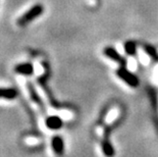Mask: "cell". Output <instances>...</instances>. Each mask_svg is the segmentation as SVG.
<instances>
[{
  "mask_svg": "<svg viewBox=\"0 0 158 157\" xmlns=\"http://www.w3.org/2000/svg\"><path fill=\"white\" fill-rule=\"evenodd\" d=\"M44 11V6L42 4H35L34 6H32L28 11L25 12L21 18L18 19L16 24L19 27H26L29 23L33 22L37 18H39Z\"/></svg>",
  "mask_w": 158,
  "mask_h": 157,
  "instance_id": "6da1fadb",
  "label": "cell"
},
{
  "mask_svg": "<svg viewBox=\"0 0 158 157\" xmlns=\"http://www.w3.org/2000/svg\"><path fill=\"white\" fill-rule=\"evenodd\" d=\"M116 75L119 79H122L126 84L133 87V88H136V87H138L140 84L138 76L134 75L133 72H131L130 71H127L124 66H120V68L117 69Z\"/></svg>",
  "mask_w": 158,
  "mask_h": 157,
  "instance_id": "7a4b0ae2",
  "label": "cell"
},
{
  "mask_svg": "<svg viewBox=\"0 0 158 157\" xmlns=\"http://www.w3.org/2000/svg\"><path fill=\"white\" fill-rule=\"evenodd\" d=\"M103 53H104V55H105L106 57H108L109 59H111V60L117 62L120 66H126L127 65L126 58H123V56L120 55L119 53L117 52L113 47H106V48H104Z\"/></svg>",
  "mask_w": 158,
  "mask_h": 157,
  "instance_id": "3957f363",
  "label": "cell"
},
{
  "mask_svg": "<svg viewBox=\"0 0 158 157\" xmlns=\"http://www.w3.org/2000/svg\"><path fill=\"white\" fill-rule=\"evenodd\" d=\"M15 72L19 75L23 76H31L34 72V68L31 63L26 62V63H19L15 68Z\"/></svg>",
  "mask_w": 158,
  "mask_h": 157,
  "instance_id": "277c9868",
  "label": "cell"
},
{
  "mask_svg": "<svg viewBox=\"0 0 158 157\" xmlns=\"http://www.w3.org/2000/svg\"><path fill=\"white\" fill-rule=\"evenodd\" d=\"M52 148L56 155L61 156L64 152V142L59 136L53 137L52 139Z\"/></svg>",
  "mask_w": 158,
  "mask_h": 157,
  "instance_id": "5b68a950",
  "label": "cell"
},
{
  "mask_svg": "<svg viewBox=\"0 0 158 157\" xmlns=\"http://www.w3.org/2000/svg\"><path fill=\"white\" fill-rule=\"evenodd\" d=\"M46 126L51 130H58L62 126V121L58 116H50L46 119Z\"/></svg>",
  "mask_w": 158,
  "mask_h": 157,
  "instance_id": "8992f818",
  "label": "cell"
},
{
  "mask_svg": "<svg viewBox=\"0 0 158 157\" xmlns=\"http://www.w3.org/2000/svg\"><path fill=\"white\" fill-rule=\"evenodd\" d=\"M18 96V92L16 90L12 88H0V98L3 99H15Z\"/></svg>",
  "mask_w": 158,
  "mask_h": 157,
  "instance_id": "52a82bcc",
  "label": "cell"
},
{
  "mask_svg": "<svg viewBox=\"0 0 158 157\" xmlns=\"http://www.w3.org/2000/svg\"><path fill=\"white\" fill-rule=\"evenodd\" d=\"M102 151L106 157H113L114 156V149L110 144L108 140H104L102 142Z\"/></svg>",
  "mask_w": 158,
  "mask_h": 157,
  "instance_id": "ba28073f",
  "label": "cell"
},
{
  "mask_svg": "<svg viewBox=\"0 0 158 157\" xmlns=\"http://www.w3.org/2000/svg\"><path fill=\"white\" fill-rule=\"evenodd\" d=\"M143 49L145 50L146 53L151 58H153L154 60L158 61V52L155 47H153L152 45H149V44H143Z\"/></svg>",
  "mask_w": 158,
  "mask_h": 157,
  "instance_id": "9c48e42d",
  "label": "cell"
},
{
  "mask_svg": "<svg viewBox=\"0 0 158 157\" xmlns=\"http://www.w3.org/2000/svg\"><path fill=\"white\" fill-rule=\"evenodd\" d=\"M124 51L129 55H135L137 53V43L135 41H127L124 44Z\"/></svg>",
  "mask_w": 158,
  "mask_h": 157,
  "instance_id": "30bf717a",
  "label": "cell"
},
{
  "mask_svg": "<svg viewBox=\"0 0 158 157\" xmlns=\"http://www.w3.org/2000/svg\"><path fill=\"white\" fill-rule=\"evenodd\" d=\"M28 90H29L30 95H31V97H32L33 101H35L37 104H38V106H40L41 108H43V103H42V101L40 100L38 95H37V93L35 92V90H34V88H33V86L30 85L29 83H28Z\"/></svg>",
  "mask_w": 158,
  "mask_h": 157,
  "instance_id": "8fae6325",
  "label": "cell"
}]
</instances>
